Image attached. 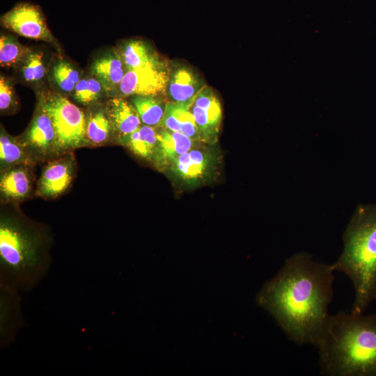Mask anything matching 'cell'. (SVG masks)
<instances>
[{"label":"cell","instance_id":"ba28073f","mask_svg":"<svg viewBox=\"0 0 376 376\" xmlns=\"http://www.w3.org/2000/svg\"><path fill=\"white\" fill-rule=\"evenodd\" d=\"M18 139L34 160L59 155L53 121L39 101L29 127Z\"/></svg>","mask_w":376,"mask_h":376},{"label":"cell","instance_id":"7402d4cb","mask_svg":"<svg viewBox=\"0 0 376 376\" xmlns=\"http://www.w3.org/2000/svg\"><path fill=\"white\" fill-rule=\"evenodd\" d=\"M34 161L19 139L8 134L1 126L0 133L1 172L18 165L31 166Z\"/></svg>","mask_w":376,"mask_h":376},{"label":"cell","instance_id":"5b68a950","mask_svg":"<svg viewBox=\"0 0 376 376\" xmlns=\"http://www.w3.org/2000/svg\"><path fill=\"white\" fill-rule=\"evenodd\" d=\"M38 101L53 121L59 154L88 143L86 116L79 107L56 92L42 93Z\"/></svg>","mask_w":376,"mask_h":376},{"label":"cell","instance_id":"d4e9b609","mask_svg":"<svg viewBox=\"0 0 376 376\" xmlns=\"http://www.w3.org/2000/svg\"><path fill=\"white\" fill-rule=\"evenodd\" d=\"M104 95L107 94L102 83L91 74L80 79L72 94L74 100L84 106L96 104Z\"/></svg>","mask_w":376,"mask_h":376},{"label":"cell","instance_id":"2e32d148","mask_svg":"<svg viewBox=\"0 0 376 376\" xmlns=\"http://www.w3.org/2000/svg\"><path fill=\"white\" fill-rule=\"evenodd\" d=\"M53 58L42 48H31L15 69L17 77L25 84L37 88L48 81V72Z\"/></svg>","mask_w":376,"mask_h":376},{"label":"cell","instance_id":"8992f818","mask_svg":"<svg viewBox=\"0 0 376 376\" xmlns=\"http://www.w3.org/2000/svg\"><path fill=\"white\" fill-rule=\"evenodd\" d=\"M219 157L215 150L194 148L179 156L168 166L175 180L187 187H194L215 177Z\"/></svg>","mask_w":376,"mask_h":376},{"label":"cell","instance_id":"8fae6325","mask_svg":"<svg viewBox=\"0 0 376 376\" xmlns=\"http://www.w3.org/2000/svg\"><path fill=\"white\" fill-rule=\"evenodd\" d=\"M74 173L75 159L72 154L49 162L38 181L36 194L44 198L57 197L68 188Z\"/></svg>","mask_w":376,"mask_h":376},{"label":"cell","instance_id":"5bb4252c","mask_svg":"<svg viewBox=\"0 0 376 376\" xmlns=\"http://www.w3.org/2000/svg\"><path fill=\"white\" fill-rule=\"evenodd\" d=\"M117 49L127 68H166L170 66L148 42L140 39H129L122 42Z\"/></svg>","mask_w":376,"mask_h":376},{"label":"cell","instance_id":"9a60e30c","mask_svg":"<svg viewBox=\"0 0 376 376\" xmlns=\"http://www.w3.org/2000/svg\"><path fill=\"white\" fill-rule=\"evenodd\" d=\"M120 142L134 155L157 166L159 159V140L156 127L141 125L134 132L119 136Z\"/></svg>","mask_w":376,"mask_h":376},{"label":"cell","instance_id":"6da1fadb","mask_svg":"<svg viewBox=\"0 0 376 376\" xmlns=\"http://www.w3.org/2000/svg\"><path fill=\"white\" fill-rule=\"evenodd\" d=\"M334 272L332 264L316 261L308 252H297L263 284L256 302L290 340L315 345L329 316Z\"/></svg>","mask_w":376,"mask_h":376},{"label":"cell","instance_id":"83f0119b","mask_svg":"<svg viewBox=\"0 0 376 376\" xmlns=\"http://www.w3.org/2000/svg\"><path fill=\"white\" fill-rule=\"evenodd\" d=\"M194 101V100L187 102L176 103L178 118L180 125V132L194 141L201 142L197 126L190 109Z\"/></svg>","mask_w":376,"mask_h":376},{"label":"cell","instance_id":"4316f807","mask_svg":"<svg viewBox=\"0 0 376 376\" xmlns=\"http://www.w3.org/2000/svg\"><path fill=\"white\" fill-rule=\"evenodd\" d=\"M19 108V101L15 91L13 80L5 75L0 77V110L3 114L15 113Z\"/></svg>","mask_w":376,"mask_h":376},{"label":"cell","instance_id":"44dd1931","mask_svg":"<svg viewBox=\"0 0 376 376\" xmlns=\"http://www.w3.org/2000/svg\"><path fill=\"white\" fill-rule=\"evenodd\" d=\"M159 140V169L168 168L179 156L187 152L197 143L181 132H173L162 127L158 130Z\"/></svg>","mask_w":376,"mask_h":376},{"label":"cell","instance_id":"ffe728a7","mask_svg":"<svg viewBox=\"0 0 376 376\" xmlns=\"http://www.w3.org/2000/svg\"><path fill=\"white\" fill-rule=\"evenodd\" d=\"M81 77V70L70 60L61 56L52 59L48 81L55 92L65 97L72 95Z\"/></svg>","mask_w":376,"mask_h":376},{"label":"cell","instance_id":"52a82bcc","mask_svg":"<svg viewBox=\"0 0 376 376\" xmlns=\"http://www.w3.org/2000/svg\"><path fill=\"white\" fill-rule=\"evenodd\" d=\"M1 25L25 38L40 40L51 44L57 50L61 48L49 29L40 8L27 2L16 4L1 16Z\"/></svg>","mask_w":376,"mask_h":376},{"label":"cell","instance_id":"603a6c76","mask_svg":"<svg viewBox=\"0 0 376 376\" xmlns=\"http://www.w3.org/2000/svg\"><path fill=\"white\" fill-rule=\"evenodd\" d=\"M86 119V138L90 144H104L115 132L105 107H102L97 103L93 104Z\"/></svg>","mask_w":376,"mask_h":376},{"label":"cell","instance_id":"484cf974","mask_svg":"<svg viewBox=\"0 0 376 376\" xmlns=\"http://www.w3.org/2000/svg\"><path fill=\"white\" fill-rule=\"evenodd\" d=\"M30 49L21 44L13 35L1 33L0 36L1 66L16 68Z\"/></svg>","mask_w":376,"mask_h":376},{"label":"cell","instance_id":"9c48e42d","mask_svg":"<svg viewBox=\"0 0 376 376\" xmlns=\"http://www.w3.org/2000/svg\"><path fill=\"white\" fill-rule=\"evenodd\" d=\"M190 109L197 126L200 141L215 143L221 123L222 109L213 89L205 86L196 96Z\"/></svg>","mask_w":376,"mask_h":376},{"label":"cell","instance_id":"277c9868","mask_svg":"<svg viewBox=\"0 0 376 376\" xmlns=\"http://www.w3.org/2000/svg\"><path fill=\"white\" fill-rule=\"evenodd\" d=\"M49 263L42 235L16 218L1 216V289L31 290L46 275Z\"/></svg>","mask_w":376,"mask_h":376},{"label":"cell","instance_id":"30bf717a","mask_svg":"<svg viewBox=\"0 0 376 376\" xmlns=\"http://www.w3.org/2000/svg\"><path fill=\"white\" fill-rule=\"evenodd\" d=\"M170 66L127 70L120 84L118 97L160 95L166 93Z\"/></svg>","mask_w":376,"mask_h":376},{"label":"cell","instance_id":"d6986e66","mask_svg":"<svg viewBox=\"0 0 376 376\" xmlns=\"http://www.w3.org/2000/svg\"><path fill=\"white\" fill-rule=\"evenodd\" d=\"M105 109L118 137L134 132L142 124L132 104L124 97L111 98L107 101Z\"/></svg>","mask_w":376,"mask_h":376},{"label":"cell","instance_id":"4fadbf2b","mask_svg":"<svg viewBox=\"0 0 376 376\" xmlns=\"http://www.w3.org/2000/svg\"><path fill=\"white\" fill-rule=\"evenodd\" d=\"M205 86L198 73L187 64H171L166 94L169 102H187L195 99Z\"/></svg>","mask_w":376,"mask_h":376},{"label":"cell","instance_id":"7a4b0ae2","mask_svg":"<svg viewBox=\"0 0 376 376\" xmlns=\"http://www.w3.org/2000/svg\"><path fill=\"white\" fill-rule=\"evenodd\" d=\"M327 376H376V315H329L314 345Z\"/></svg>","mask_w":376,"mask_h":376},{"label":"cell","instance_id":"3957f363","mask_svg":"<svg viewBox=\"0 0 376 376\" xmlns=\"http://www.w3.org/2000/svg\"><path fill=\"white\" fill-rule=\"evenodd\" d=\"M343 248L332 264L352 281L354 314L364 313L376 292V203L359 204L343 234Z\"/></svg>","mask_w":376,"mask_h":376},{"label":"cell","instance_id":"7c38bea8","mask_svg":"<svg viewBox=\"0 0 376 376\" xmlns=\"http://www.w3.org/2000/svg\"><path fill=\"white\" fill-rule=\"evenodd\" d=\"M127 70L117 48L99 53L90 64V74L102 83L107 96L111 97H118L120 84Z\"/></svg>","mask_w":376,"mask_h":376},{"label":"cell","instance_id":"f1b7e54d","mask_svg":"<svg viewBox=\"0 0 376 376\" xmlns=\"http://www.w3.org/2000/svg\"><path fill=\"white\" fill-rule=\"evenodd\" d=\"M375 300H376V292H375Z\"/></svg>","mask_w":376,"mask_h":376},{"label":"cell","instance_id":"e0dca14e","mask_svg":"<svg viewBox=\"0 0 376 376\" xmlns=\"http://www.w3.org/2000/svg\"><path fill=\"white\" fill-rule=\"evenodd\" d=\"M29 165H18L1 172L0 191L7 201H19L27 198L33 188Z\"/></svg>","mask_w":376,"mask_h":376},{"label":"cell","instance_id":"cb8c5ba5","mask_svg":"<svg viewBox=\"0 0 376 376\" xmlns=\"http://www.w3.org/2000/svg\"><path fill=\"white\" fill-rule=\"evenodd\" d=\"M130 102L136 110L142 124L154 127H160L166 103L159 95H132Z\"/></svg>","mask_w":376,"mask_h":376},{"label":"cell","instance_id":"ac0fdd59","mask_svg":"<svg viewBox=\"0 0 376 376\" xmlns=\"http://www.w3.org/2000/svg\"><path fill=\"white\" fill-rule=\"evenodd\" d=\"M19 292L1 289V345L11 343L18 331L20 317Z\"/></svg>","mask_w":376,"mask_h":376}]
</instances>
